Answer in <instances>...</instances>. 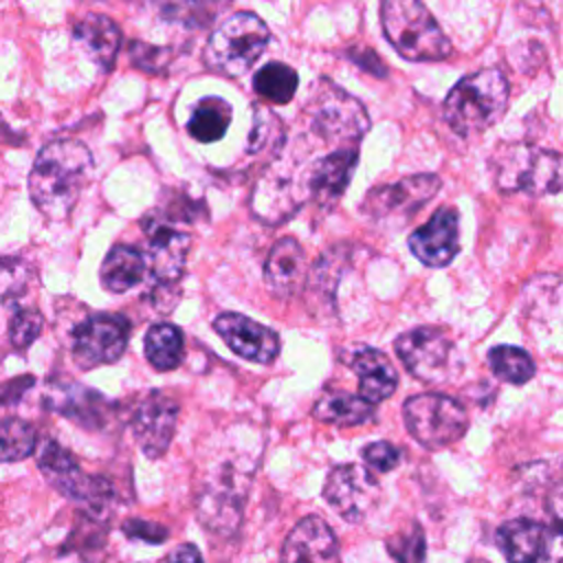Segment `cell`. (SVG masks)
I'll use <instances>...</instances> for the list:
<instances>
[{
	"mask_svg": "<svg viewBox=\"0 0 563 563\" xmlns=\"http://www.w3.org/2000/svg\"><path fill=\"white\" fill-rule=\"evenodd\" d=\"M297 84V70L282 62H271L262 66L253 77L255 92L273 103H288L295 97Z\"/></svg>",
	"mask_w": 563,
	"mask_h": 563,
	"instance_id": "f546056e",
	"label": "cell"
},
{
	"mask_svg": "<svg viewBox=\"0 0 563 563\" xmlns=\"http://www.w3.org/2000/svg\"><path fill=\"white\" fill-rule=\"evenodd\" d=\"M323 497L345 521H361L378 504L380 486L369 468L361 464H341L328 473Z\"/></svg>",
	"mask_w": 563,
	"mask_h": 563,
	"instance_id": "5bb4252c",
	"label": "cell"
},
{
	"mask_svg": "<svg viewBox=\"0 0 563 563\" xmlns=\"http://www.w3.org/2000/svg\"><path fill=\"white\" fill-rule=\"evenodd\" d=\"M73 37L79 44V48L103 70H110L119 46H121V31L119 26L103 13H88L84 15L75 29Z\"/></svg>",
	"mask_w": 563,
	"mask_h": 563,
	"instance_id": "7402d4cb",
	"label": "cell"
},
{
	"mask_svg": "<svg viewBox=\"0 0 563 563\" xmlns=\"http://www.w3.org/2000/svg\"><path fill=\"white\" fill-rule=\"evenodd\" d=\"M341 358L352 367L358 378V396L367 402L378 405L387 400L398 387V372L385 352L369 345H354Z\"/></svg>",
	"mask_w": 563,
	"mask_h": 563,
	"instance_id": "ffe728a7",
	"label": "cell"
},
{
	"mask_svg": "<svg viewBox=\"0 0 563 563\" xmlns=\"http://www.w3.org/2000/svg\"><path fill=\"white\" fill-rule=\"evenodd\" d=\"M306 279H308V266H306V255L301 244L290 235L279 238L273 244L264 266L266 288L277 299H288L299 292Z\"/></svg>",
	"mask_w": 563,
	"mask_h": 563,
	"instance_id": "44dd1931",
	"label": "cell"
},
{
	"mask_svg": "<svg viewBox=\"0 0 563 563\" xmlns=\"http://www.w3.org/2000/svg\"><path fill=\"white\" fill-rule=\"evenodd\" d=\"M0 130H2V121H0Z\"/></svg>",
	"mask_w": 563,
	"mask_h": 563,
	"instance_id": "b9f144b4",
	"label": "cell"
},
{
	"mask_svg": "<svg viewBox=\"0 0 563 563\" xmlns=\"http://www.w3.org/2000/svg\"><path fill=\"white\" fill-rule=\"evenodd\" d=\"M31 266L13 255H0V301L11 299L26 290Z\"/></svg>",
	"mask_w": 563,
	"mask_h": 563,
	"instance_id": "e575fe53",
	"label": "cell"
},
{
	"mask_svg": "<svg viewBox=\"0 0 563 563\" xmlns=\"http://www.w3.org/2000/svg\"><path fill=\"white\" fill-rule=\"evenodd\" d=\"M145 257L132 246H114L101 264V284L110 292H125L136 286L145 275Z\"/></svg>",
	"mask_w": 563,
	"mask_h": 563,
	"instance_id": "d4e9b609",
	"label": "cell"
},
{
	"mask_svg": "<svg viewBox=\"0 0 563 563\" xmlns=\"http://www.w3.org/2000/svg\"><path fill=\"white\" fill-rule=\"evenodd\" d=\"M51 409H57L64 416H70L75 420H79L81 424H99L101 420V411L106 409L103 398L95 391L84 389L81 385H70V387H55L53 396L46 400Z\"/></svg>",
	"mask_w": 563,
	"mask_h": 563,
	"instance_id": "4316f807",
	"label": "cell"
},
{
	"mask_svg": "<svg viewBox=\"0 0 563 563\" xmlns=\"http://www.w3.org/2000/svg\"><path fill=\"white\" fill-rule=\"evenodd\" d=\"M167 563H202V556L196 545L180 543L172 550V554L167 556Z\"/></svg>",
	"mask_w": 563,
	"mask_h": 563,
	"instance_id": "ab89813d",
	"label": "cell"
},
{
	"mask_svg": "<svg viewBox=\"0 0 563 563\" xmlns=\"http://www.w3.org/2000/svg\"><path fill=\"white\" fill-rule=\"evenodd\" d=\"M493 174L495 185L506 194H559L563 191V154L530 143H508L495 152Z\"/></svg>",
	"mask_w": 563,
	"mask_h": 563,
	"instance_id": "5b68a950",
	"label": "cell"
},
{
	"mask_svg": "<svg viewBox=\"0 0 563 563\" xmlns=\"http://www.w3.org/2000/svg\"><path fill=\"white\" fill-rule=\"evenodd\" d=\"M268 40L271 31L260 15L253 11H238L222 20L211 33L205 48V62L220 75H244L260 59Z\"/></svg>",
	"mask_w": 563,
	"mask_h": 563,
	"instance_id": "52a82bcc",
	"label": "cell"
},
{
	"mask_svg": "<svg viewBox=\"0 0 563 563\" xmlns=\"http://www.w3.org/2000/svg\"><path fill=\"white\" fill-rule=\"evenodd\" d=\"M312 416L325 424L339 427H354L365 424L374 418V405L367 402L358 394H347L341 389H328L314 402Z\"/></svg>",
	"mask_w": 563,
	"mask_h": 563,
	"instance_id": "cb8c5ba5",
	"label": "cell"
},
{
	"mask_svg": "<svg viewBox=\"0 0 563 563\" xmlns=\"http://www.w3.org/2000/svg\"><path fill=\"white\" fill-rule=\"evenodd\" d=\"M363 460L369 468L378 473H387L400 464V449L387 440H378L363 449Z\"/></svg>",
	"mask_w": 563,
	"mask_h": 563,
	"instance_id": "74e56055",
	"label": "cell"
},
{
	"mask_svg": "<svg viewBox=\"0 0 563 563\" xmlns=\"http://www.w3.org/2000/svg\"><path fill=\"white\" fill-rule=\"evenodd\" d=\"M279 563H341L332 528L317 515L303 517L288 532Z\"/></svg>",
	"mask_w": 563,
	"mask_h": 563,
	"instance_id": "d6986e66",
	"label": "cell"
},
{
	"mask_svg": "<svg viewBox=\"0 0 563 563\" xmlns=\"http://www.w3.org/2000/svg\"><path fill=\"white\" fill-rule=\"evenodd\" d=\"M409 251L431 268L449 266L460 251V216L453 207L438 209L409 235Z\"/></svg>",
	"mask_w": 563,
	"mask_h": 563,
	"instance_id": "2e32d148",
	"label": "cell"
},
{
	"mask_svg": "<svg viewBox=\"0 0 563 563\" xmlns=\"http://www.w3.org/2000/svg\"><path fill=\"white\" fill-rule=\"evenodd\" d=\"M37 466L53 488L73 501H81L95 515L110 501L112 486L103 477L81 471L77 460L55 440H46L37 451Z\"/></svg>",
	"mask_w": 563,
	"mask_h": 563,
	"instance_id": "30bf717a",
	"label": "cell"
},
{
	"mask_svg": "<svg viewBox=\"0 0 563 563\" xmlns=\"http://www.w3.org/2000/svg\"><path fill=\"white\" fill-rule=\"evenodd\" d=\"M424 548V532L418 523H411L409 530H402L387 541V550L396 563H422Z\"/></svg>",
	"mask_w": 563,
	"mask_h": 563,
	"instance_id": "836d02e7",
	"label": "cell"
},
{
	"mask_svg": "<svg viewBox=\"0 0 563 563\" xmlns=\"http://www.w3.org/2000/svg\"><path fill=\"white\" fill-rule=\"evenodd\" d=\"M442 180L435 174H413L369 189L361 209L374 220L407 222L438 194Z\"/></svg>",
	"mask_w": 563,
	"mask_h": 563,
	"instance_id": "8fae6325",
	"label": "cell"
},
{
	"mask_svg": "<svg viewBox=\"0 0 563 563\" xmlns=\"http://www.w3.org/2000/svg\"><path fill=\"white\" fill-rule=\"evenodd\" d=\"M358 161V145L334 147L330 154L310 163L306 174V194L319 209H332L345 194Z\"/></svg>",
	"mask_w": 563,
	"mask_h": 563,
	"instance_id": "e0dca14e",
	"label": "cell"
},
{
	"mask_svg": "<svg viewBox=\"0 0 563 563\" xmlns=\"http://www.w3.org/2000/svg\"><path fill=\"white\" fill-rule=\"evenodd\" d=\"M130 59L136 68H141L145 73H158V70L169 66L172 51L161 48V46H152V44H143V42H134L130 46Z\"/></svg>",
	"mask_w": 563,
	"mask_h": 563,
	"instance_id": "8d00e7d4",
	"label": "cell"
},
{
	"mask_svg": "<svg viewBox=\"0 0 563 563\" xmlns=\"http://www.w3.org/2000/svg\"><path fill=\"white\" fill-rule=\"evenodd\" d=\"M92 172V156L79 141L59 139L44 145L31 167L29 194L51 222H64L75 209Z\"/></svg>",
	"mask_w": 563,
	"mask_h": 563,
	"instance_id": "6da1fadb",
	"label": "cell"
},
{
	"mask_svg": "<svg viewBox=\"0 0 563 563\" xmlns=\"http://www.w3.org/2000/svg\"><path fill=\"white\" fill-rule=\"evenodd\" d=\"M301 119L312 136L339 147L356 145L369 130V117L358 99L341 90L328 79L314 84L312 95L306 99Z\"/></svg>",
	"mask_w": 563,
	"mask_h": 563,
	"instance_id": "8992f818",
	"label": "cell"
},
{
	"mask_svg": "<svg viewBox=\"0 0 563 563\" xmlns=\"http://www.w3.org/2000/svg\"><path fill=\"white\" fill-rule=\"evenodd\" d=\"M510 86L501 70L482 68L464 75L444 97L442 117L460 136L493 128L508 108Z\"/></svg>",
	"mask_w": 563,
	"mask_h": 563,
	"instance_id": "3957f363",
	"label": "cell"
},
{
	"mask_svg": "<svg viewBox=\"0 0 563 563\" xmlns=\"http://www.w3.org/2000/svg\"><path fill=\"white\" fill-rule=\"evenodd\" d=\"M394 350L402 361L405 369L418 380L440 383L449 374L453 341L440 328H413L394 341Z\"/></svg>",
	"mask_w": 563,
	"mask_h": 563,
	"instance_id": "7c38bea8",
	"label": "cell"
},
{
	"mask_svg": "<svg viewBox=\"0 0 563 563\" xmlns=\"http://www.w3.org/2000/svg\"><path fill=\"white\" fill-rule=\"evenodd\" d=\"M255 475V457L244 451H220L211 457L196 486V515L216 534H233L240 528L244 504Z\"/></svg>",
	"mask_w": 563,
	"mask_h": 563,
	"instance_id": "7a4b0ae2",
	"label": "cell"
},
{
	"mask_svg": "<svg viewBox=\"0 0 563 563\" xmlns=\"http://www.w3.org/2000/svg\"><path fill=\"white\" fill-rule=\"evenodd\" d=\"M130 323L121 314L88 317L73 334V358L81 369L114 363L128 347Z\"/></svg>",
	"mask_w": 563,
	"mask_h": 563,
	"instance_id": "4fadbf2b",
	"label": "cell"
},
{
	"mask_svg": "<svg viewBox=\"0 0 563 563\" xmlns=\"http://www.w3.org/2000/svg\"><path fill=\"white\" fill-rule=\"evenodd\" d=\"M497 545L508 563H537L545 548V526L532 519H512L497 530Z\"/></svg>",
	"mask_w": 563,
	"mask_h": 563,
	"instance_id": "603a6c76",
	"label": "cell"
},
{
	"mask_svg": "<svg viewBox=\"0 0 563 563\" xmlns=\"http://www.w3.org/2000/svg\"><path fill=\"white\" fill-rule=\"evenodd\" d=\"M183 332L172 323H156L145 334V356L158 372L176 369L183 361Z\"/></svg>",
	"mask_w": 563,
	"mask_h": 563,
	"instance_id": "83f0119b",
	"label": "cell"
},
{
	"mask_svg": "<svg viewBox=\"0 0 563 563\" xmlns=\"http://www.w3.org/2000/svg\"><path fill=\"white\" fill-rule=\"evenodd\" d=\"M380 22L389 44L409 62H440L451 55L449 37L418 0L383 2Z\"/></svg>",
	"mask_w": 563,
	"mask_h": 563,
	"instance_id": "277c9868",
	"label": "cell"
},
{
	"mask_svg": "<svg viewBox=\"0 0 563 563\" xmlns=\"http://www.w3.org/2000/svg\"><path fill=\"white\" fill-rule=\"evenodd\" d=\"M402 416L413 440L431 451L457 442L468 429L464 405L440 391L409 396L402 405Z\"/></svg>",
	"mask_w": 563,
	"mask_h": 563,
	"instance_id": "ba28073f",
	"label": "cell"
},
{
	"mask_svg": "<svg viewBox=\"0 0 563 563\" xmlns=\"http://www.w3.org/2000/svg\"><path fill=\"white\" fill-rule=\"evenodd\" d=\"M213 330L238 356L246 361L271 363L279 352L277 332L240 312L218 314L213 319Z\"/></svg>",
	"mask_w": 563,
	"mask_h": 563,
	"instance_id": "ac0fdd59",
	"label": "cell"
},
{
	"mask_svg": "<svg viewBox=\"0 0 563 563\" xmlns=\"http://www.w3.org/2000/svg\"><path fill=\"white\" fill-rule=\"evenodd\" d=\"M143 233L147 238L145 264L154 279L163 286L176 284L185 271L191 235L172 211L154 209L143 220Z\"/></svg>",
	"mask_w": 563,
	"mask_h": 563,
	"instance_id": "9c48e42d",
	"label": "cell"
},
{
	"mask_svg": "<svg viewBox=\"0 0 563 563\" xmlns=\"http://www.w3.org/2000/svg\"><path fill=\"white\" fill-rule=\"evenodd\" d=\"M35 427L22 418L0 420V462H20L35 451Z\"/></svg>",
	"mask_w": 563,
	"mask_h": 563,
	"instance_id": "4dcf8cb0",
	"label": "cell"
},
{
	"mask_svg": "<svg viewBox=\"0 0 563 563\" xmlns=\"http://www.w3.org/2000/svg\"><path fill=\"white\" fill-rule=\"evenodd\" d=\"M229 123H231L229 101L220 97H205L196 103L187 123V132L200 143H213L227 134Z\"/></svg>",
	"mask_w": 563,
	"mask_h": 563,
	"instance_id": "484cf974",
	"label": "cell"
},
{
	"mask_svg": "<svg viewBox=\"0 0 563 563\" xmlns=\"http://www.w3.org/2000/svg\"><path fill=\"white\" fill-rule=\"evenodd\" d=\"M486 358L493 374L510 385H526L537 369L532 356L517 345H495Z\"/></svg>",
	"mask_w": 563,
	"mask_h": 563,
	"instance_id": "f1b7e54d",
	"label": "cell"
},
{
	"mask_svg": "<svg viewBox=\"0 0 563 563\" xmlns=\"http://www.w3.org/2000/svg\"><path fill=\"white\" fill-rule=\"evenodd\" d=\"M42 325H44V319L37 310H20L13 319H11V325H9V339L13 343V347L22 350V347H29L42 332Z\"/></svg>",
	"mask_w": 563,
	"mask_h": 563,
	"instance_id": "d590c367",
	"label": "cell"
},
{
	"mask_svg": "<svg viewBox=\"0 0 563 563\" xmlns=\"http://www.w3.org/2000/svg\"><path fill=\"white\" fill-rule=\"evenodd\" d=\"M121 530L130 537V539H139L145 543H163L169 534V530L156 521H147V519H128Z\"/></svg>",
	"mask_w": 563,
	"mask_h": 563,
	"instance_id": "f35d334b",
	"label": "cell"
},
{
	"mask_svg": "<svg viewBox=\"0 0 563 563\" xmlns=\"http://www.w3.org/2000/svg\"><path fill=\"white\" fill-rule=\"evenodd\" d=\"M273 143H277V147H284V125L282 119L271 112L268 108L260 106L255 108L253 114V125H251V134H249V154H260L266 147H273Z\"/></svg>",
	"mask_w": 563,
	"mask_h": 563,
	"instance_id": "1f68e13d",
	"label": "cell"
},
{
	"mask_svg": "<svg viewBox=\"0 0 563 563\" xmlns=\"http://www.w3.org/2000/svg\"><path fill=\"white\" fill-rule=\"evenodd\" d=\"M350 57H352L356 64H361L365 70H369V73H374V75H378V77L385 75V66H383V62L376 57L374 51H363V55L350 53Z\"/></svg>",
	"mask_w": 563,
	"mask_h": 563,
	"instance_id": "60d3db41",
	"label": "cell"
},
{
	"mask_svg": "<svg viewBox=\"0 0 563 563\" xmlns=\"http://www.w3.org/2000/svg\"><path fill=\"white\" fill-rule=\"evenodd\" d=\"M548 508L552 515L550 526H545V548L543 563H563V486L554 488Z\"/></svg>",
	"mask_w": 563,
	"mask_h": 563,
	"instance_id": "d6a6232c",
	"label": "cell"
},
{
	"mask_svg": "<svg viewBox=\"0 0 563 563\" xmlns=\"http://www.w3.org/2000/svg\"><path fill=\"white\" fill-rule=\"evenodd\" d=\"M178 420V402L165 391H150L132 416V435L150 460H158L172 444Z\"/></svg>",
	"mask_w": 563,
	"mask_h": 563,
	"instance_id": "9a60e30c",
	"label": "cell"
}]
</instances>
